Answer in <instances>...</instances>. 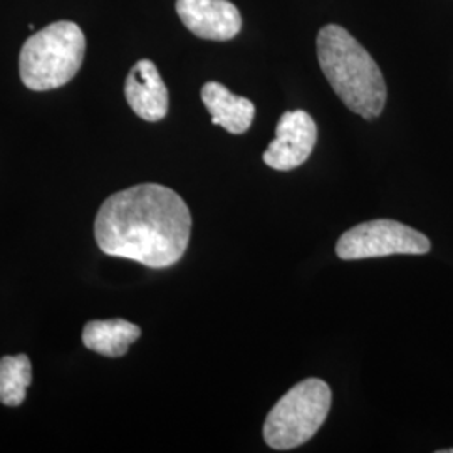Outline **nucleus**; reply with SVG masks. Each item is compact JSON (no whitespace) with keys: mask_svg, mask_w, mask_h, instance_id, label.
Returning <instances> with one entry per match:
<instances>
[{"mask_svg":"<svg viewBox=\"0 0 453 453\" xmlns=\"http://www.w3.org/2000/svg\"><path fill=\"white\" fill-rule=\"evenodd\" d=\"M318 140V128L306 111H288L282 114L275 140L264 151V163L279 172H289L308 160Z\"/></svg>","mask_w":453,"mask_h":453,"instance_id":"obj_6","label":"nucleus"},{"mask_svg":"<svg viewBox=\"0 0 453 453\" xmlns=\"http://www.w3.org/2000/svg\"><path fill=\"white\" fill-rule=\"evenodd\" d=\"M125 96L142 119L157 123L168 113V89L155 63L142 59L131 67L125 82Z\"/></svg>","mask_w":453,"mask_h":453,"instance_id":"obj_8","label":"nucleus"},{"mask_svg":"<svg viewBox=\"0 0 453 453\" xmlns=\"http://www.w3.org/2000/svg\"><path fill=\"white\" fill-rule=\"evenodd\" d=\"M316 46L324 76L346 108L365 119L378 118L387 103V84L370 52L336 24L319 31Z\"/></svg>","mask_w":453,"mask_h":453,"instance_id":"obj_2","label":"nucleus"},{"mask_svg":"<svg viewBox=\"0 0 453 453\" xmlns=\"http://www.w3.org/2000/svg\"><path fill=\"white\" fill-rule=\"evenodd\" d=\"M331 388L309 378L292 387L271 410L264 423V440L274 450L304 445L323 426L331 408Z\"/></svg>","mask_w":453,"mask_h":453,"instance_id":"obj_4","label":"nucleus"},{"mask_svg":"<svg viewBox=\"0 0 453 453\" xmlns=\"http://www.w3.org/2000/svg\"><path fill=\"white\" fill-rule=\"evenodd\" d=\"M202 101L211 114V123L232 134H242L254 121V103L247 97L235 96L220 82H207L202 88Z\"/></svg>","mask_w":453,"mask_h":453,"instance_id":"obj_9","label":"nucleus"},{"mask_svg":"<svg viewBox=\"0 0 453 453\" xmlns=\"http://www.w3.org/2000/svg\"><path fill=\"white\" fill-rule=\"evenodd\" d=\"M140 336L142 329L125 319L91 321L82 329L84 346L93 353L108 357H125Z\"/></svg>","mask_w":453,"mask_h":453,"instance_id":"obj_10","label":"nucleus"},{"mask_svg":"<svg viewBox=\"0 0 453 453\" xmlns=\"http://www.w3.org/2000/svg\"><path fill=\"white\" fill-rule=\"evenodd\" d=\"M177 14L196 37L230 41L242 29L239 9L228 0H177Z\"/></svg>","mask_w":453,"mask_h":453,"instance_id":"obj_7","label":"nucleus"},{"mask_svg":"<svg viewBox=\"0 0 453 453\" xmlns=\"http://www.w3.org/2000/svg\"><path fill=\"white\" fill-rule=\"evenodd\" d=\"M432 249L426 235L396 220H372L349 228L336 243L342 260L387 257L395 254L423 256Z\"/></svg>","mask_w":453,"mask_h":453,"instance_id":"obj_5","label":"nucleus"},{"mask_svg":"<svg viewBox=\"0 0 453 453\" xmlns=\"http://www.w3.org/2000/svg\"><path fill=\"white\" fill-rule=\"evenodd\" d=\"M84 52L86 37L78 24H49L24 42L19 59L20 80L33 91L61 88L81 69Z\"/></svg>","mask_w":453,"mask_h":453,"instance_id":"obj_3","label":"nucleus"},{"mask_svg":"<svg viewBox=\"0 0 453 453\" xmlns=\"http://www.w3.org/2000/svg\"><path fill=\"white\" fill-rule=\"evenodd\" d=\"M33 383V365L26 355L0 357V403L19 406Z\"/></svg>","mask_w":453,"mask_h":453,"instance_id":"obj_11","label":"nucleus"},{"mask_svg":"<svg viewBox=\"0 0 453 453\" xmlns=\"http://www.w3.org/2000/svg\"><path fill=\"white\" fill-rule=\"evenodd\" d=\"M192 215L172 188L143 183L116 192L97 211L95 237L111 257L140 262L151 269L177 264L190 242Z\"/></svg>","mask_w":453,"mask_h":453,"instance_id":"obj_1","label":"nucleus"},{"mask_svg":"<svg viewBox=\"0 0 453 453\" xmlns=\"http://www.w3.org/2000/svg\"><path fill=\"white\" fill-rule=\"evenodd\" d=\"M440 453H453V450H440Z\"/></svg>","mask_w":453,"mask_h":453,"instance_id":"obj_12","label":"nucleus"}]
</instances>
